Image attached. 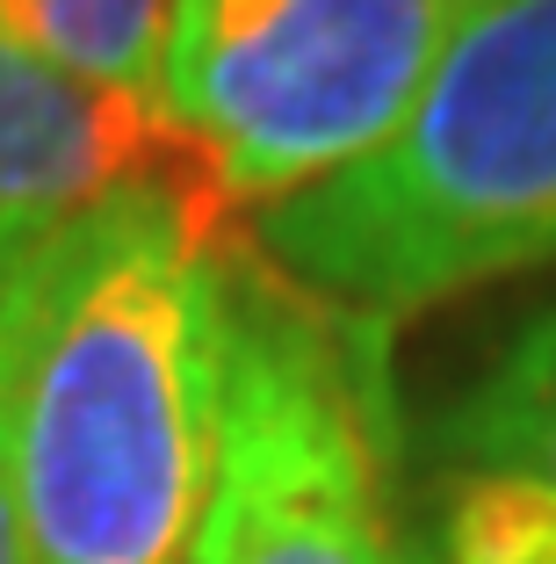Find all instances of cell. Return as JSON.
Listing matches in <instances>:
<instances>
[{
    "instance_id": "277c9868",
    "label": "cell",
    "mask_w": 556,
    "mask_h": 564,
    "mask_svg": "<svg viewBox=\"0 0 556 564\" xmlns=\"http://www.w3.org/2000/svg\"><path fill=\"white\" fill-rule=\"evenodd\" d=\"M470 0H174L160 117L217 225L361 166L426 95Z\"/></svg>"
},
{
    "instance_id": "52a82bcc",
    "label": "cell",
    "mask_w": 556,
    "mask_h": 564,
    "mask_svg": "<svg viewBox=\"0 0 556 564\" xmlns=\"http://www.w3.org/2000/svg\"><path fill=\"white\" fill-rule=\"evenodd\" d=\"M174 0H0V36L109 95L160 101Z\"/></svg>"
},
{
    "instance_id": "5b68a950",
    "label": "cell",
    "mask_w": 556,
    "mask_h": 564,
    "mask_svg": "<svg viewBox=\"0 0 556 564\" xmlns=\"http://www.w3.org/2000/svg\"><path fill=\"white\" fill-rule=\"evenodd\" d=\"M419 448L441 564H556V304L499 340Z\"/></svg>"
},
{
    "instance_id": "3957f363",
    "label": "cell",
    "mask_w": 556,
    "mask_h": 564,
    "mask_svg": "<svg viewBox=\"0 0 556 564\" xmlns=\"http://www.w3.org/2000/svg\"><path fill=\"white\" fill-rule=\"evenodd\" d=\"M231 326L217 464L188 564H397L391 333L225 239Z\"/></svg>"
},
{
    "instance_id": "9c48e42d",
    "label": "cell",
    "mask_w": 556,
    "mask_h": 564,
    "mask_svg": "<svg viewBox=\"0 0 556 564\" xmlns=\"http://www.w3.org/2000/svg\"><path fill=\"white\" fill-rule=\"evenodd\" d=\"M397 564H441V557H434V543L419 535V521H405V529H397Z\"/></svg>"
},
{
    "instance_id": "ba28073f",
    "label": "cell",
    "mask_w": 556,
    "mask_h": 564,
    "mask_svg": "<svg viewBox=\"0 0 556 564\" xmlns=\"http://www.w3.org/2000/svg\"><path fill=\"white\" fill-rule=\"evenodd\" d=\"M36 239H0V564H30L15 507V333H22V268H30Z\"/></svg>"
},
{
    "instance_id": "6da1fadb",
    "label": "cell",
    "mask_w": 556,
    "mask_h": 564,
    "mask_svg": "<svg viewBox=\"0 0 556 564\" xmlns=\"http://www.w3.org/2000/svg\"><path fill=\"white\" fill-rule=\"evenodd\" d=\"M231 225L131 188L22 268L15 507L30 564H188L225 405Z\"/></svg>"
},
{
    "instance_id": "7a4b0ae2",
    "label": "cell",
    "mask_w": 556,
    "mask_h": 564,
    "mask_svg": "<svg viewBox=\"0 0 556 564\" xmlns=\"http://www.w3.org/2000/svg\"><path fill=\"white\" fill-rule=\"evenodd\" d=\"M253 247L383 333L556 268V0H470L412 117L361 166L261 210Z\"/></svg>"
},
{
    "instance_id": "8992f818",
    "label": "cell",
    "mask_w": 556,
    "mask_h": 564,
    "mask_svg": "<svg viewBox=\"0 0 556 564\" xmlns=\"http://www.w3.org/2000/svg\"><path fill=\"white\" fill-rule=\"evenodd\" d=\"M131 188H174L203 210L160 101L87 87L0 36V239H36Z\"/></svg>"
}]
</instances>
